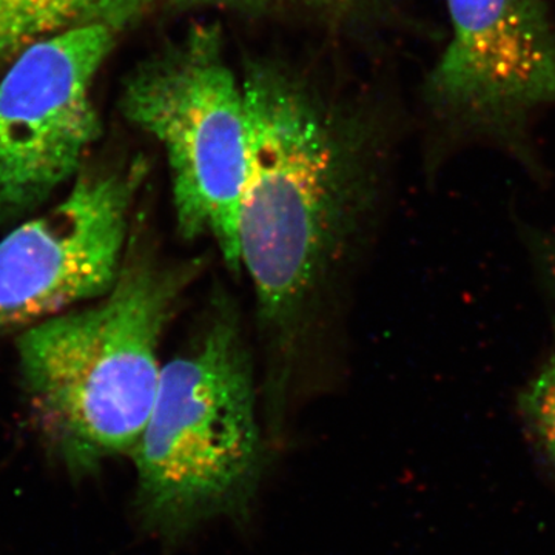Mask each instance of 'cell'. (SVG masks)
<instances>
[{
    "instance_id": "6da1fadb",
    "label": "cell",
    "mask_w": 555,
    "mask_h": 555,
    "mask_svg": "<svg viewBox=\"0 0 555 555\" xmlns=\"http://www.w3.org/2000/svg\"><path fill=\"white\" fill-rule=\"evenodd\" d=\"M243 80L250 155L241 268L262 324L292 334L326 291L377 207L382 147L295 76L254 65Z\"/></svg>"
},
{
    "instance_id": "7a4b0ae2",
    "label": "cell",
    "mask_w": 555,
    "mask_h": 555,
    "mask_svg": "<svg viewBox=\"0 0 555 555\" xmlns=\"http://www.w3.org/2000/svg\"><path fill=\"white\" fill-rule=\"evenodd\" d=\"M189 273L127 257L105 297L17 335L33 418L72 473L138 448L158 396L160 338Z\"/></svg>"
},
{
    "instance_id": "3957f363",
    "label": "cell",
    "mask_w": 555,
    "mask_h": 555,
    "mask_svg": "<svg viewBox=\"0 0 555 555\" xmlns=\"http://www.w3.org/2000/svg\"><path fill=\"white\" fill-rule=\"evenodd\" d=\"M131 456L139 516L160 535L175 539L208 518L246 509L264 456L254 369L232 317L215 318L164 364Z\"/></svg>"
},
{
    "instance_id": "277c9868",
    "label": "cell",
    "mask_w": 555,
    "mask_h": 555,
    "mask_svg": "<svg viewBox=\"0 0 555 555\" xmlns=\"http://www.w3.org/2000/svg\"><path fill=\"white\" fill-rule=\"evenodd\" d=\"M120 113L166 153L179 235L214 241L241 268L240 219L250 126L243 80L217 28L198 25L139 64L124 80Z\"/></svg>"
},
{
    "instance_id": "5b68a950",
    "label": "cell",
    "mask_w": 555,
    "mask_h": 555,
    "mask_svg": "<svg viewBox=\"0 0 555 555\" xmlns=\"http://www.w3.org/2000/svg\"><path fill=\"white\" fill-rule=\"evenodd\" d=\"M447 2L451 39L425 83L441 156L491 145L545 179L531 129L555 107V20L546 0Z\"/></svg>"
},
{
    "instance_id": "8992f818",
    "label": "cell",
    "mask_w": 555,
    "mask_h": 555,
    "mask_svg": "<svg viewBox=\"0 0 555 555\" xmlns=\"http://www.w3.org/2000/svg\"><path fill=\"white\" fill-rule=\"evenodd\" d=\"M142 158L89 164L60 199L0 238V337L96 301L118 283Z\"/></svg>"
},
{
    "instance_id": "52a82bcc",
    "label": "cell",
    "mask_w": 555,
    "mask_h": 555,
    "mask_svg": "<svg viewBox=\"0 0 555 555\" xmlns=\"http://www.w3.org/2000/svg\"><path fill=\"white\" fill-rule=\"evenodd\" d=\"M118 33L40 39L0 73V228L38 214L89 166L102 124L94 80Z\"/></svg>"
},
{
    "instance_id": "ba28073f",
    "label": "cell",
    "mask_w": 555,
    "mask_h": 555,
    "mask_svg": "<svg viewBox=\"0 0 555 555\" xmlns=\"http://www.w3.org/2000/svg\"><path fill=\"white\" fill-rule=\"evenodd\" d=\"M155 0H0V73L31 43L83 27L119 33Z\"/></svg>"
},
{
    "instance_id": "9c48e42d",
    "label": "cell",
    "mask_w": 555,
    "mask_h": 555,
    "mask_svg": "<svg viewBox=\"0 0 555 555\" xmlns=\"http://www.w3.org/2000/svg\"><path fill=\"white\" fill-rule=\"evenodd\" d=\"M518 409L532 447L555 474V352L521 390Z\"/></svg>"
},
{
    "instance_id": "30bf717a",
    "label": "cell",
    "mask_w": 555,
    "mask_h": 555,
    "mask_svg": "<svg viewBox=\"0 0 555 555\" xmlns=\"http://www.w3.org/2000/svg\"><path fill=\"white\" fill-rule=\"evenodd\" d=\"M521 243L528 251L539 283L542 284L555 323V230L520 222Z\"/></svg>"
},
{
    "instance_id": "8fae6325",
    "label": "cell",
    "mask_w": 555,
    "mask_h": 555,
    "mask_svg": "<svg viewBox=\"0 0 555 555\" xmlns=\"http://www.w3.org/2000/svg\"><path fill=\"white\" fill-rule=\"evenodd\" d=\"M171 2L177 3V5L181 7H190L203 5V3L225 2V0H171Z\"/></svg>"
}]
</instances>
